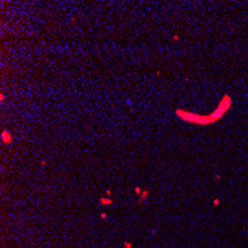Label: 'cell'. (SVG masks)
Here are the masks:
<instances>
[{
	"label": "cell",
	"mask_w": 248,
	"mask_h": 248,
	"mask_svg": "<svg viewBox=\"0 0 248 248\" xmlns=\"http://www.w3.org/2000/svg\"><path fill=\"white\" fill-rule=\"evenodd\" d=\"M12 140H13L12 134L9 132L7 129H3V131H2V143H3V144H11Z\"/></svg>",
	"instance_id": "7a4b0ae2"
},
{
	"label": "cell",
	"mask_w": 248,
	"mask_h": 248,
	"mask_svg": "<svg viewBox=\"0 0 248 248\" xmlns=\"http://www.w3.org/2000/svg\"><path fill=\"white\" fill-rule=\"evenodd\" d=\"M0 101H2V103L5 101V95H3V94H0Z\"/></svg>",
	"instance_id": "52a82bcc"
},
{
	"label": "cell",
	"mask_w": 248,
	"mask_h": 248,
	"mask_svg": "<svg viewBox=\"0 0 248 248\" xmlns=\"http://www.w3.org/2000/svg\"><path fill=\"white\" fill-rule=\"evenodd\" d=\"M134 190H135V193H137V195H138V196H140L141 193H143V189H141V187H138V186H137V187H135V189H134Z\"/></svg>",
	"instance_id": "5b68a950"
},
{
	"label": "cell",
	"mask_w": 248,
	"mask_h": 248,
	"mask_svg": "<svg viewBox=\"0 0 248 248\" xmlns=\"http://www.w3.org/2000/svg\"><path fill=\"white\" fill-rule=\"evenodd\" d=\"M232 107V97L229 94H224L222 97V100L218 103V106L214 112H211L210 115H198L195 112H189V110H183V108H177L175 110V116L180 117L181 121L192 123V125H199V126H208L212 125L222 119L223 116L229 112V108Z\"/></svg>",
	"instance_id": "6da1fadb"
},
{
	"label": "cell",
	"mask_w": 248,
	"mask_h": 248,
	"mask_svg": "<svg viewBox=\"0 0 248 248\" xmlns=\"http://www.w3.org/2000/svg\"><path fill=\"white\" fill-rule=\"evenodd\" d=\"M100 202H101L103 205H110L113 201H112V199H108V198H101V199H100Z\"/></svg>",
	"instance_id": "277c9868"
},
{
	"label": "cell",
	"mask_w": 248,
	"mask_h": 248,
	"mask_svg": "<svg viewBox=\"0 0 248 248\" xmlns=\"http://www.w3.org/2000/svg\"><path fill=\"white\" fill-rule=\"evenodd\" d=\"M147 198H149V190H143V193L138 196V199H140V202H144Z\"/></svg>",
	"instance_id": "3957f363"
},
{
	"label": "cell",
	"mask_w": 248,
	"mask_h": 248,
	"mask_svg": "<svg viewBox=\"0 0 248 248\" xmlns=\"http://www.w3.org/2000/svg\"><path fill=\"white\" fill-rule=\"evenodd\" d=\"M172 39L177 42V40H180V36H178V34H174V36H172Z\"/></svg>",
	"instance_id": "8992f818"
}]
</instances>
